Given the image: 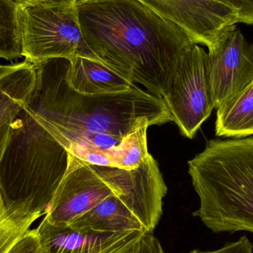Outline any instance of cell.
<instances>
[{
    "mask_svg": "<svg viewBox=\"0 0 253 253\" xmlns=\"http://www.w3.org/2000/svg\"><path fill=\"white\" fill-rule=\"evenodd\" d=\"M69 60L35 65V86L27 108L68 151L90 165L109 167L108 156L125 136L144 126L171 121L162 97L136 85L100 95L78 93L68 84Z\"/></svg>",
    "mask_w": 253,
    "mask_h": 253,
    "instance_id": "6da1fadb",
    "label": "cell"
},
{
    "mask_svg": "<svg viewBox=\"0 0 253 253\" xmlns=\"http://www.w3.org/2000/svg\"><path fill=\"white\" fill-rule=\"evenodd\" d=\"M76 5L98 60L159 97L168 93L184 52L197 44L140 0H77Z\"/></svg>",
    "mask_w": 253,
    "mask_h": 253,
    "instance_id": "7a4b0ae2",
    "label": "cell"
},
{
    "mask_svg": "<svg viewBox=\"0 0 253 253\" xmlns=\"http://www.w3.org/2000/svg\"><path fill=\"white\" fill-rule=\"evenodd\" d=\"M188 168L200 201L193 216L213 233H253V137L209 140Z\"/></svg>",
    "mask_w": 253,
    "mask_h": 253,
    "instance_id": "3957f363",
    "label": "cell"
},
{
    "mask_svg": "<svg viewBox=\"0 0 253 253\" xmlns=\"http://www.w3.org/2000/svg\"><path fill=\"white\" fill-rule=\"evenodd\" d=\"M66 149L25 107L10 123L0 159L6 208L45 215L68 166Z\"/></svg>",
    "mask_w": 253,
    "mask_h": 253,
    "instance_id": "277c9868",
    "label": "cell"
},
{
    "mask_svg": "<svg viewBox=\"0 0 253 253\" xmlns=\"http://www.w3.org/2000/svg\"><path fill=\"white\" fill-rule=\"evenodd\" d=\"M77 0H34L17 4L22 56L33 64L51 59H96L84 41Z\"/></svg>",
    "mask_w": 253,
    "mask_h": 253,
    "instance_id": "5b68a950",
    "label": "cell"
},
{
    "mask_svg": "<svg viewBox=\"0 0 253 253\" xmlns=\"http://www.w3.org/2000/svg\"><path fill=\"white\" fill-rule=\"evenodd\" d=\"M171 121L193 138L215 109L208 67V53L193 44L181 56L172 84L162 97Z\"/></svg>",
    "mask_w": 253,
    "mask_h": 253,
    "instance_id": "8992f818",
    "label": "cell"
},
{
    "mask_svg": "<svg viewBox=\"0 0 253 253\" xmlns=\"http://www.w3.org/2000/svg\"><path fill=\"white\" fill-rule=\"evenodd\" d=\"M120 169L90 165L69 154L68 169L44 218L68 227L112 194L119 195Z\"/></svg>",
    "mask_w": 253,
    "mask_h": 253,
    "instance_id": "52a82bcc",
    "label": "cell"
},
{
    "mask_svg": "<svg viewBox=\"0 0 253 253\" xmlns=\"http://www.w3.org/2000/svg\"><path fill=\"white\" fill-rule=\"evenodd\" d=\"M208 67L215 109L236 99L253 82V43L236 26L225 28L208 47Z\"/></svg>",
    "mask_w": 253,
    "mask_h": 253,
    "instance_id": "ba28073f",
    "label": "cell"
},
{
    "mask_svg": "<svg viewBox=\"0 0 253 253\" xmlns=\"http://www.w3.org/2000/svg\"><path fill=\"white\" fill-rule=\"evenodd\" d=\"M188 33L196 44L211 47L220 34L239 23L237 13L214 0H140Z\"/></svg>",
    "mask_w": 253,
    "mask_h": 253,
    "instance_id": "9c48e42d",
    "label": "cell"
},
{
    "mask_svg": "<svg viewBox=\"0 0 253 253\" xmlns=\"http://www.w3.org/2000/svg\"><path fill=\"white\" fill-rule=\"evenodd\" d=\"M37 228L44 253H133L147 234L143 231L77 230L53 225L44 218Z\"/></svg>",
    "mask_w": 253,
    "mask_h": 253,
    "instance_id": "30bf717a",
    "label": "cell"
},
{
    "mask_svg": "<svg viewBox=\"0 0 253 253\" xmlns=\"http://www.w3.org/2000/svg\"><path fill=\"white\" fill-rule=\"evenodd\" d=\"M66 76L69 85L83 94L121 93L135 85L100 61L83 56L69 61Z\"/></svg>",
    "mask_w": 253,
    "mask_h": 253,
    "instance_id": "8fae6325",
    "label": "cell"
},
{
    "mask_svg": "<svg viewBox=\"0 0 253 253\" xmlns=\"http://www.w3.org/2000/svg\"><path fill=\"white\" fill-rule=\"evenodd\" d=\"M35 65L24 62L0 68V128L11 123L28 105L35 86Z\"/></svg>",
    "mask_w": 253,
    "mask_h": 253,
    "instance_id": "7c38bea8",
    "label": "cell"
},
{
    "mask_svg": "<svg viewBox=\"0 0 253 253\" xmlns=\"http://www.w3.org/2000/svg\"><path fill=\"white\" fill-rule=\"evenodd\" d=\"M68 227L77 230L102 233H147L138 218L117 194L111 195L104 199Z\"/></svg>",
    "mask_w": 253,
    "mask_h": 253,
    "instance_id": "4fadbf2b",
    "label": "cell"
},
{
    "mask_svg": "<svg viewBox=\"0 0 253 253\" xmlns=\"http://www.w3.org/2000/svg\"><path fill=\"white\" fill-rule=\"evenodd\" d=\"M215 131L225 138L253 135V82L233 102L217 109Z\"/></svg>",
    "mask_w": 253,
    "mask_h": 253,
    "instance_id": "5bb4252c",
    "label": "cell"
},
{
    "mask_svg": "<svg viewBox=\"0 0 253 253\" xmlns=\"http://www.w3.org/2000/svg\"><path fill=\"white\" fill-rule=\"evenodd\" d=\"M148 126L137 128L126 135L109 153L110 167L134 169L140 166L149 156L147 129Z\"/></svg>",
    "mask_w": 253,
    "mask_h": 253,
    "instance_id": "9a60e30c",
    "label": "cell"
},
{
    "mask_svg": "<svg viewBox=\"0 0 253 253\" xmlns=\"http://www.w3.org/2000/svg\"><path fill=\"white\" fill-rule=\"evenodd\" d=\"M21 57L17 4L13 0H0V59L13 61Z\"/></svg>",
    "mask_w": 253,
    "mask_h": 253,
    "instance_id": "2e32d148",
    "label": "cell"
},
{
    "mask_svg": "<svg viewBox=\"0 0 253 253\" xmlns=\"http://www.w3.org/2000/svg\"><path fill=\"white\" fill-rule=\"evenodd\" d=\"M41 216L36 212L8 209L0 194V253H7Z\"/></svg>",
    "mask_w": 253,
    "mask_h": 253,
    "instance_id": "e0dca14e",
    "label": "cell"
},
{
    "mask_svg": "<svg viewBox=\"0 0 253 253\" xmlns=\"http://www.w3.org/2000/svg\"><path fill=\"white\" fill-rule=\"evenodd\" d=\"M7 253H44L37 228L25 232Z\"/></svg>",
    "mask_w": 253,
    "mask_h": 253,
    "instance_id": "ac0fdd59",
    "label": "cell"
},
{
    "mask_svg": "<svg viewBox=\"0 0 253 253\" xmlns=\"http://www.w3.org/2000/svg\"><path fill=\"white\" fill-rule=\"evenodd\" d=\"M234 10L239 16V23L253 25V0H214Z\"/></svg>",
    "mask_w": 253,
    "mask_h": 253,
    "instance_id": "d6986e66",
    "label": "cell"
},
{
    "mask_svg": "<svg viewBox=\"0 0 253 253\" xmlns=\"http://www.w3.org/2000/svg\"><path fill=\"white\" fill-rule=\"evenodd\" d=\"M187 253H253V245L247 236L239 238V240L227 244L219 249L212 251L193 250Z\"/></svg>",
    "mask_w": 253,
    "mask_h": 253,
    "instance_id": "ffe728a7",
    "label": "cell"
},
{
    "mask_svg": "<svg viewBox=\"0 0 253 253\" xmlns=\"http://www.w3.org/2000/svg\"><path fill=\"white\" fill-rule=\"evenodd\" d=\"M133 253H165L163 248L157 238L147 233L140 241Z\"/></svg>",
    "mask_w": 253,
    "mask_h": 253,
    "instance_id": "44dd1931",
    "label": "cell"
},
{
    "mask_svg": "<svg viewBox=\"0 0 253 253\" xmlns=\"http://www.w3.org/2000/svg\"><path fill=\"white\" fill-rule=\"evenodd\" d=\"M9 132H10V123L0 128V159H1V155L4 151L6 144H7Z\"/></svg>",
    "mask_w": 253,
    "mask_h": 253,
    "instance_id": "7402d4cb",
    "label": "cell"
},
{
    "mask_svg": "<svg viewBox=\"0 0 253 253\" xmlns=\"http://www.w3.org/2000/svg\"><path fill=\"white\" fill-rule=\"evenodd\" d=\"M17 4H22V3L28 2V1H34V0H13Z\"/></svg>",
    "mask_w": 253,
    "mask_h": 253,
    "instance_id": "603a6c76",
    "label": "cell"
},
{
    "mask_svg": "<svg viewBox=\"0 0 253 253\" xmlns=\"http://www.w3.org/2000/svg\"><path fill=\"white\" fill-rule=\"evenodd\" d=\"M0 68H1V65H0Z\"/></svg>",
    "mask_w": 253,
    "mask_h": 253,
    "instance_id": "cb8c5ba5",
    "label": "cell"
}]
</instances>
